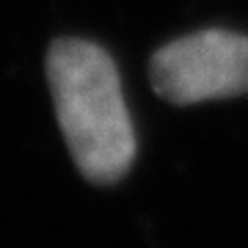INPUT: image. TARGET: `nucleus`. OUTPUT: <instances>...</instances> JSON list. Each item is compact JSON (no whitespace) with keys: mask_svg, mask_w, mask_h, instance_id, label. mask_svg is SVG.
<instances>
[{"mask_svg":"<svg viewBox=\"0 0 248 248\" xmlns=\"http://www.w3.org/2000/svg\"><path fill=\"white\" fill-rule=\"evenodd\" d=\"M47 80L61 135L83 179L116 185L135 160V130L113 58L89 39H55Z\"/></svg>","mask_w":248,"mask_h":248,"instance_id":"obj_1","label":"nucleus"},{"mask_svg":"<svg viewBox=\"0 0 248 248\" xmlns=\"http://www.w3.org/2000/svg\"><path fill=\"white\" fill-rule=\"evenodd\" d=\"M149 78L174 105L248 94V36L210 28L174 39L152 55Z\"/></svg>","mask_w":248,"mask_h":248,"instance_id":"obj_2","label":"nucleus"}]
</instances>
